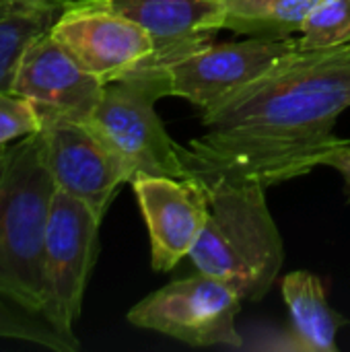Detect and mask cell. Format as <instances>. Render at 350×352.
<instances>
[{
    "instance_id": "obj_6",
    "label": "cell",
    "mask_w": 350,
    "mask_h": 352,
    "mask_svg": "<svg viewBox=\"0 0 350 352\" xmlns=\"http://www.w3.org/2000/svg\"><path fill=\"white\" fill-rule=\"evenodd\" d=\"M101 221L83 200L56 190L43 243L41 314L74 340V324L99 252Z\"/></svg>"
},
{
    "instance_id": "obj_20",
    "label": "cell",
    "mask_w": 350,
    "mask_h": 352,
    "mask_svg": "<svg viewBox=\"0 0 350 352\" xmlns=\"http://www.w3.org/2000/svg\"><path fill=\"white\" fill-rule=\"evenodd\" d=\"M31 2H37V4H43V6H50V8H64L68 2L72 0H31Z\"/></svg>"
},
{
    "instance_id": "obj_4",
    "label": "cell",
    "mask_w": 350,
    "mask_h": 352,
    "mask_svg": "<svg viewBox=\"0 0 350 352\" xmlns=\"http://www.w3.org/2000/svg\"><path fill=\"white\" fill-rule=\"evenodd\" d=\"M165 76L134 72L105 82L103 95L85 122L89 124L136 175H167L190 179L184 144H177L161 122L155 103L167 97Z\"/></svg>"
},
{
    "instance_id": "obj_10",
    "label": "cell",
    "mask_w": 350,
    "mask_h": 352,
    "mask_svg": "<svg viewBox=\"0 0 350 352\" xmlns=\"http://www.w3.org/2000/svg\"><path fill=\"white\" fill-rule=\"evenodd\" d=\"M103 89L105 82L87 72L47 29L25 47L10 91L29 99L41 120L64 118L87 122Z\"/></svg>"
},
{
    "instance_id": "obj_19",
    "label": "cell",
    "mask_w": 350,
    "mask_h": 352,
    "mask_svg": "<svg viewBox=\"0 0 350 352\" xmlns=\"http://www.w3.org/2000/svg\"><path fill=\"white\" fill-rule=\"evenodd\" d=\"M322 167H332L342 175V179H344V196H347V202H350V142L334 148L324 159Z\"/></svg>"
},
{
    "instance_id": "obj_1",
    "label": "cell",
    "mask_w": 350,
    "mask_h": 352,
    "mask_svg": "<svg viewBox=\"0 0 350 352\" xmlns=\"http://www.w3.org/2000/svg\"><path fill=\"white\" fill-rule=\"evenodd\" d=\"M350 107V43L299 50L202 111L206 132L184 146L190 179L258 182L307 175L350 142L334 134Z\"/></svg>"
},
{
    "instance_id": "obj_8",
    "label": "cell",
    "mask_w": 350,
    "mask_h": 352,
    "mask_svg": "<svg viewBox=\"0 0 350 352\" xmlns=\"http://www.w3.org/2000/svg\"><path fill=\"white\" fill-rule=\"evenodd\" d=\"M297 52L299 39L291 35L212 41L167 64L161 74L171 97H182L206 111Z\"/></svg>"
},
{
    "instance_id": "obj_12",
    "label": "cell",
    "mask_w": 350,
    "mask_h": 352,
    "mask_svg": "<svg viewBox=\"0 0 350 352\" xmlns=\"http://www.w3.org/2000/svg\"><path fill=\"white\" fill-rule=\"evenodd\" d=\"M146 29L155 43L151 62L138 72L161 70L212 43L223 29L225 0H105ZM163 76V74H161Z\"/></svg>"
},
{
    "instance_id": "obj_11",
    "label": "cell",
    "mask_w": 350,
    "mask_h": 352,
    "mask_svg": "<svg viewBox=\"0 0 350 352\" xmlns=\"http://www.w3.org/2000/svg\"><path fill=\"white\" fill-rule=\"evenodd\" d=\"M130 186L149 231L151 266L155 272H169L190 258L204 229L208 217L204 184L167 175H136Z\"/></svg>"
},
{
    "instance_id": "obj_5",
    "label": "cell",
    "mask_w": 350,
    "mask_h": 352,
    "mask_svg": "<svg viewBox=\"0 0 350 352\" xmlns=\"http://www.w3.org/2000/svg\"><path fill=\"white\" fill-rule=\"evenodd\" d=\"M243 299L227 283L196 272L146 295L128 311L136 328L165 334L190 346L243 349L237 316Z\"/></svg>"
},
{
    "instance_id": "obj_16",
    "label": "cell",
    "mask_w": 350,
    "mask_h": 352,
    "mask_svg": "<svg viewBox=\"0 0 350 352\" xmlns=\"http://www.w3.org/2000/svg\"><path fill=\"white\" fill-rule=\"evenodd\" d=\"M0 340H19L54 352H76L78 340L64 336L43 314L0 293Z\"/></svg>"
},
{
    "instance_id": "obj_22",
    "label": "cell",
    "mask_w": 350,
    "mask_h": 352,
    "mask_svg": "<svg viewBox=\"0 0 350 352\" xmlns=\"http://www.w3.org/2000/svg\"><path fill=\"white\" fill-rule=\"evenodd\" d=\"M0 2H2V0H0Z\"/></svg>"
},
{
    "instance_id": "obj_3",
    "label": "cell",
    "mask_w": 350,
    "mask_h": 352,
    "mask_svg": "<svg viewBox=\"0 0 350 352\" xmlns=\"http://www.w3.org/2000/svg\"><path fill=\"white\" fill-rule=\"evenodd\" d=\"M56 190L39 132L4 146L0 165V293L39 314L43 305V243Z\"/></svg>"
},
{
    "instance_id": "obj_14",
    "label": "cell",
    "mask_w": 350,
    "mask_h": 352,
    "mask_svg": "<svg viewBox=\"0 0 350 352\" xmlns=\"http://www.w3.org/2000/svg\"><path fill=\"white\" fill-rule=\"evenodd\" d=\"M320 0H225L223 29L250 37L299 33Z\"/></svg>"
},
{
    "instance_id": "obj_18",
    "label": "cell",
    "mask_w": 350,
    "mask_h": 352,
    "mask_svg": "<svg viewBox=\"0 0 350 352\" xmlns=\"http://www.w3.org/2000/svg\"><path fill=\"white\" fill-rule=\"evenodd\" d=\"M39 130L41 118L29 99L12 91L0 93V148Z\"/></svg>"
},
{
    "instance_id": "obj_17",
    "label": "cell",
    "mask_w": 350,
    "mask_h": 352,
    "mask_svg": "<svg viewBox=\"0 0 350 352\" xmlns=\"http://www.w3.org/2000/svg\"><path fill=\"white\" fill-rule=\"evenodd\" d=\"M299 50H326L350 43V0H320L299 31Z\"/></svg>"
},
{
    "instance_id": "obj_15",
    "label": "cell",
    "mask_w": 350,
    "mask_h": 352,
    "mask_svg": "<svg viewBox=\"0 0 350 352\" xmlns=\"http://www.w3.org/2000/svg\"><path fill=\"white\" fill-rule=\"evenodd\" d=\"M62 8L31 0L0 2V93L12 89L14 72L25 47L52 27Z\"/></svg>"
},
{
    "instance_id": "obj_2",
    "label": "cell",
    "mask_w": 350,
    "mask_h": 352,
    "mask_svg": "<svg viewBox=\"0 0 350 352\" xmlns=\"http://www.w3.org/2000/svg\"><path fill=\"white\" fill-rule=\"evenodd\" d=\"M202 184L208 217L190 260L200 272L233 287L243 301H260L285 264V243L266 188L225 177Z\"/></svg>"
},
{
    "instance_id": "obj_9",
    "label": "cell",
    "mask_w": 350,
    "mask_h": 352,
    "mask_svg": "<svg viewBox=\"0 0 350 352\" xmlns=\"http://www.w3.org/2000/svg\"><path fill=\"white\" fill-rule=\"evenodd\" d=\"M39 136L56 188L103 219L120 188L132 182L124 159L85 122L43 118Z\"/></svg>"
},
{
    "instance_id": "obj_13",
    "label": "cell",
    "mask_w": 350,
    "mask_h": 352,
    "mask_svg": "<svg viewBox=\"0 0 350 352\" xmlns=\"http://www.w3.org/2000/svg\"><path fill=\"white\" fill-rule=\"evenodd\" d=\"M281 291L291 316V330L276 349L338 352V332L350 320L328 303L322 278L307 270H295L283 278Z\"/></svg>"
},
{
    "instance_id": "obj_7",
    "label": "cell",
    "mask_w": 350,
    "mask_h": 352,
    "mask_svg": "<svg viewBox=\"0 0 350 352\" xmlns=\"http://www.w3.org/2000/svg\"><path fill=\"white\" fill-rule=\"evenodd\" d=\"M50 33L87 72L103 82L142 70L155 54L146 29L105 0L68 2Z\"/></svg>"
},
{
    "instance_id": "obj_21",
    "label": "cell",
    "mask_w": 350,
    "mask_h": 352,
    "mask_svg": "<svg viewBox=\"0 0 350 352\" xmlns=\"http://www.w3.org/2000/svg\"><path fill=\"white\" fill-rule=\"evenodd\" d=\"M2 161H4V146L0 148V165H2Z\"/></svg>"
}]
</instances>
